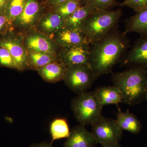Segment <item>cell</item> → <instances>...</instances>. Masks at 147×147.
Segmentation results:
<instances>
[{
	"mask_svg": "<svg viewBox=\"0 0 147 147\" xmlns=\"http://www.w3.org/2000/svg\"><path fill=\"white\" fill-rule=\"evenodd\" d=\"M129 41L125 32L114 30L90 45L89 64L95 79L110 73L127 53Z\"/></svg>",
	"mask_w": 147,
	"mask_h": 147,
	"instance_id": "obj_1",
	"label": "cell"
},
{
	"mask_svg": "<svg viewBox=\"0 0 147 147\" xmlns=\"http://www.w3.org/2000/svg\"><path fill=\"white\" fill-rule=\"evenodd\" d=\"M114 86L121 91L123 102L129 105L138 104L145 98L147 92V70L130 67L122 72L113 73Z\"/></svg>",
	"mask_w": 147,
	"mask_h": 147,
	"instance_id": "obj_2",
	"label": "cell"
},
{
	"mask_svg": "<svg viewBox=\"0 0 147 147\" xmlns=\"http://www.w3.org/2000/svg\"><path fill=\"white\" fill-rule=\"evenodd\" d=\"M122 15L121 8L115 10L98 11L86 19L80 30L90 40V43L95 42L117 29Z\"/></svg>",
	"mask_w": 147,
	"mask_h": 147,
	"instance_id": "obj_3",
	"label": "cell"
},
{
	"mask_svg": "<svg viewBox=\"0 0 147 147\" xmlns=\"http://www.w3.org/2000/svg\"><path fill=\"white\" fill-rule=\"evenodd\" d=\"M71 106L76 120L84 126L91 125L102 116L103 106L94 92L78 94L71 101Z\"/></svg>",
	"mask_w": 147,
	"mask_h": 147,
	"instance_id": "obj_4",
	"label": "cell"
},
{
	"mask_svg": "<svg viewBox=\"0 0 147 147\" xmlns=\"http://www.w3.org/2000/svg\"><path fill=\"white\" fill-rule=\"evenodd\" d=\"M24 34L13 29L0 36V46L6 48L13 57L16 69L20 71L29 69L28 52L24 45Z\"/></svg>",
	"mask_w": 147,
	"mask_h": 147,
	"instance_id": "obj_5",
	"label": "cell"
},
{
	"mask_svg": "<svg viewBox=\"0 0 147 147\" xmlns=\"http://www.w3.org/2000/svg\"><path fill=\"white\" fill-rule=\"evenodd\" d=\"M95 79L90 65H81L67 67L63 80L69 88L79 94L87 92Z\"/></svg>",
	"mask_w": 147,
	"mask_h": 147,
	"instance_id": "obj_6",
	"label": "cell"
},
{
	"mask_svg": "<svg viewBox=\"0 0 147 147\" xmlns=\"http://www.w3.org/2000/svg\"><path fill=\"white\" fill-rule=\"evenodd\" d=\"M47 8L46 3L41 0H27L22 13L12 24V29L24 34L34 29L39 18L47 11Z\"/></svg>",
	"mask_w": 147,
	"mask_h": 147,
	"instance_id": "obj_7",
	"label": "cell"
},
{
	"mask_svg": "<svg viewBox=\"0 0 147 147\" xmlns=\"http://www.w3.org/2000/svg\"><path fill=\"white\" fill-rule=\"evenodd\" d=\"M91 132L97 144L102 145L118 143L123 130L116 120L101 116L91 125Z\"/></svg>",
	"mask_w": 147,
	"mask_h": 147,
	"instance_id": "obj_8",
	"label": "cell"
},
{
	"mask_svg": "<svg viewBox=\"0 0 147 147\" xmlns=\"http://www.w3.org/2000/svg\"><path fill=\"white\" fill-rule=\"evenodd\" d=\"M24 45L27 52L58 55L60 47L50 36L33 29L24 34Z\"/></svg>",
	"mask_w": 147,
	"mask_h": 147,
	"instance_id": "obj_9",
	"label": "cell"
},
{
	"mask_svg": "<svg viewBox=\"0 0 147 147\" xmlns=\"http://www.w3.org/2000/svg\"><path fill=\"white\" fill-rule=\"evenodd\" d=\"M90 44L60 47L58 53L59 62L65 65H89Z\"/></svg>",
	"mask_w": 147,
	"mask_h": 147,
	"instance_id": "obj_10",
	"label": "cell"
},
{
	"mask_svg": "<svg viewBox=\"0 0 147 147\" xmlns=\"http://www.w3.org/2000/svg\"><path fill=\"white\" fill-rule=\"evenodd\" d=\"M50 36L60 47L90 44V40L80 30L65 26Z\"/></svg>",
	"mask_w": 147,
	"mask_h": 147,
	"instance_id": "obj_11",
	"label": "cell"
},
{
	"mask_svg": "<svg viewBox=\"0 0 147 147\" xmlns=\"http://www.w3.org/2000/svg\"><path fill=\"white\" fill-rule=\"evenodd\" d=\"M123 65L130 67L147 68V35L142 36L136 40L131 50L127 53Z\"/></svg>",
	"mask_w": 147,
	"mask_h": 147,
	"instance_id": "obj_12",
	"label": "cell"
},
{
	"mask_svg": "<svg viewBox=\"0 0 147 147\" xmlns=\"http://www.w3.org/2000/svg\"><path fill=\"white\" fill-rule=\"evenodd\" d=\"M65 26V21L59 13L49 9L42 15L34 29L43 34L50 36Z\"/></svg>",
	"mask_w": 147,
	"mask_h": 147,
	"instance_id": "obj_13",
	"label": "cell"
},
{
	"mask_svg": "<svg viewBox=\"0 0 147 147\" xmlns=\"http://www.w3.org/2000/svg\"><path fill=\"white\" fill-rule=\"evenodd\" d=\"M97 144L91 131L80 124L70 131L63 147H96Z\"/></svg>",
	"mask_w": 147,
	"mask_h": 147,
	"instance_id": "obj_14",
	"label": "cell"
},
{
	"mask_svg": "<svg viewBox=\"0 0 147 147\" xmlns=\"http://www.w3.org/2000/svg\"><path fill=\"white\" fill-rule=\"evenodd\" d=\"M67 67L59 61L53 62L36 70L45 82L55 83L63 80Z\"/></svg>",
	"mask_w": 147,
	"mask_h": 147,
	"instance_id": "obj_15",
	"label": "cell"
},
{
	"mask_svg": "<svg viewBox=\"0 0 147 147\" xmlns=\"http://www.w3.org/2000/svg\"><path fill=\"white\" fill-rule=\"evenodd\" d=\"M94 93L103 107L106 105H117L123 102L121 91L115 86L100 87L96 89Z\"/></svg>",
	"mask_w": 147,
	"mask_h": 147,
	"instance_id": "obj_16",
	"label": "cell"
},
{
	"mask_svg": "<svg viewBox=\"0 0 147 147\" xmlns=\"http://www.w3.org/2000/svg\"><path fill=\"white\" fill-rule=\"evenodd\" d=\"M125 32H136L141 35H147V8L137 12L125 21Z\"/></svg>",
	"mask_w": 147,
	"mask_h": 147,
	"instance_id": "obj_17",
	"label": "cell"
},
{
	"mask_svg": "<svg viewBox=\"0 0 147 147\" xmlns=\"http://www.w3.org/2000/svg\"><path fill=\"white\" fill-rule=\"evenodd\" d=\"M116 120L123 131L125 130L132 134H137L142 130L141 122L135 115L130 113L128 110L123 112L119 109Z\"/></svg>",
	"mask_w": 147,
	"mask_h": 147,
	"instance_id": "obj_18",
	"label": "cell"
},
{
	"mask_svg": "<svg viewBox=\"0 0 147 147\" xmlns=\"http://www.w3.org/2000/svg\"><path fill=\"white\" fill-rule=\"evenodd\" d=\"M100 11L91 6L85 5L76 9L65 21V27L80 30L82 25L88 17L92 13Z\"/></svg>",
	"mask_w": 147,
	"mask_h": 147,
	"instance_id": "obj_19",
	"label": "cell"
},
{
	"mask_svg": "<svg viewBox=\"0 0 147 147\" xmlns=\"http://www.w3.org/2000/svg\"><path fill=\"white\" fill-rule=\"evenodd\" d=\"M29 69L37 70L47 64L59 61L58 55L36 52H28Z\"/></svg>",
	"mask_w": 147,
	"mask_h": 147,
	"instance_id": "obj_20",
	"label": "cell"
},
{
	"mask_svg": "<svg viewBox=\"0 0 147 147\" xmlns=\"http://www.w3.org/2000/svg\"><path fill=\"white\" fill-rule=\"evenodd\" d=\"M50 130L52 137L51 144L55 140L67 138L70 132L67 121L63 118H57L52 121Z\"/></svg>",
	"mask_w": 147,
	"mask_h": 147,
	"instance_id": "obj_21",
	"label": "cell"
},
{
	"mask_svg": "<svg viewBox=\"0 0 147 147\" xmlns=\"http://www.w3.org/2000/svg\"><path fill=\"white\" fill-rule=\"evenodd\" d=\"M26 1L8 0L5 11V14L11 28L13 22L24 10Z\"/></svg>",
	"mask_w": 147,
	"mask_h": 147,
	"instance_id": "obj_22",
	"label": "cell"
},
{
	"mask_svg": "<svg viewBox=\"0 0 147 147\" xmlns=\"http://www.w3.org/2000/svg\"><path fill=\"white\" fill-rule=\"evenodd\" d=\"M82 6L81 0H71L62 3L53 9H53L59 13L65 21Z\"/></svg>",
	"mask_w": 147,
	"mask_h": 147,
	"instance_id": "obj_23",
	"label": "cell"
},
{
	"mask_svg": "<svg viewBox=\"0 0 147 147\" xmlns=\"http://www.w3.org/2000/svg\"><path fill=\"white\" fill-rule=\"evenodd\" d=\"M82 5H88L100 11L108 10L120 4L116 0H82Z\"/></svg>",
	"mask_w": 147,
	"mask_h": 147,
	"instance_id": "obj_24",
	"label": "cell"
},
{
	"mask_svg": "<svg viewBox=\"0 0 147 147\" xmlns=\"http://www.w3.org/2000/svg\"><path fill=\"white\" fill-rule=\"evenodd\" d=\"M0 65L16 69V65L11 54L6 48L0 46Z\"/></svg>",
	"mask_w": 147,
	"mask_h": 147,
	"instance_id": "obj_25",
	"label": "cell"
},
{
	"mask_svg": "<svg viewBox=\"0 0 147 147\" xmlns=\"http://www.w3.org/2000/svg\"><path fill=\"white\" fill-rule=\"evenodd\" d=\"M119 6L129 7L137 12L147 8V0H125Z\"/></svg>",
	"mask_w": 147,
	"mask_h": 147,
	"instance_id": "obj_26",
	"label": "cell"
},
{
	"mask_svg": "<svg viewBox=\"0 0 147 147\" xmlns=\"http://www.w3.org/2000/svg\"><path fill=\"white\" fill-rule=\"evenodd\" d=\"M11 29L12 28L5 14L0 12V36L4 34Z\"/></svg>",
	"mask_w": 147,
	"mask_h": 147,
	"instance_id": "obj_27",
	"label": "cell"
},
{
	"mask_svg": "<svg viewBox=\"0 0 147 147\" xmlns=\"http://www.w3.org/2000/svg\"><path fill=\"white\" fill-rule=\"evenodd\" d=\"M69 1L71 0H47L45 3L48 9H53L59 5Z\"/></svg>",
	"mask_w": 147,
	"mask_h": 147,
	"instance_id": "obj_28",
	"label": "cell"
},
{
	"mask_svg": "<svg viewBox=\"0 0 147 147\" xmlns=\"http://www.w3.org/2000/svg\"><path fill=\"white\" fill-rule=\"evenodd\" d=\"M29 147H55L52 144H49L46 142H43L38 144H33Z\"/></svg>",
	"mask_w": 147,
	"mask_h": 147,
	"instance_id": "obj_29",
	"label": "cell"
},
{
	"mask_svg": "<svg viewBox=\"0 0 147 147\" xmlns=\"http://www.w3.org/2000/svg\"><path fill=\"white\" fill-rule=\"evenodd\" d=\"M8 0H0V12L5 13Z\"/></svg>",
	"mask_w": 147,
	"mask_h": 147,
	"instance_id": "obj_30",
	"label": "cell"
},
{
	"mask_svg": "<svg viewBox=\"0 0 147 147\" xmlns=\"http://www.w3.org/2000/svg\"><path fill=\"white\" fill-rule=\"evenodd\" d=\"M101 147H122L119 143H116V144H109L102 145Z\"/></svg>",
	"mask_w": 147,
	"mask_h": 147,
	"instance_id": "obj_31",
	"label": "cell"
},
{
	"mask_svg": "<svg viewBox=\"0 0 147 147\" xmlns=\"http://www.w3.org/2000/svg\"><path fill=\"white\" fill-rule=\"evenodd\" d=\"M145 98H146V100L147 102V92L146 93V95H145Z\"/></svg>",
	"mask_w": 147,
	"mask_h": 147,
	"instance_id": "obj_32",
	"label": "cell"
},
{
	"mask_svg": "<svg viewBox=\"0 0 147 147\" xmlns=\"http://www.w3.org/2000/svg\"><path fill=\"white\" fill-rule=\"evenodd\" d=\"M124 1H125V0H124Z\"/></svg>",
	"mask_w": 147,
	"mask_h": 147,
	"instance_id": "obj_33",
	"label": "cell"
}]
</instances>
